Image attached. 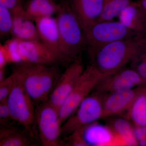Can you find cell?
I'll use <instances>...</instances> for the list:
<instances>
[{
  "instance_id": "1",
  "label": "cell",
  "mask_w": 146,
  "mask_h": 146,
  "mask_svg": "<svg viewBox=\"0 0 146 146\" xmlns=\"http://www.w3.org/2000/svg\"><path fill=\"white\" fill-rule=\"evenodd\" d=\"M146 48V35L118 40L100 48L89 50L91 65L100 73L112 75L138 57Z\"/></svg>"
},
{
  "instance_id": "2",
  "label": "cell",
  "mask_w": 146,
  "mask_h": 146,
  "mask_svg": "<svg viewBox=\"0 0 146 146\" xmlns=\"http://www.w3.org/2000/svg\"><path fill=\"white\" fill-rule=\"evenodd\" d=\"M56 19L60 51L67 65L80 58L87 47L83 29L75 15L65 1L59 3Z\"/></svg>"
},
{
  "instance_id": "3",
  "label": "cell",
  "mask_w": 146,
  "mask_h": 146,
  "mask_svg": "<svg viewBox=\"0 0 146 146\" xmlns=\"http://www.w3.org/2000/svg\"><path fill=\"white\" fill-rule=\"evenodd\" d=\"M14 70L35 104L44 102L53 90L61 74L55 65L22 62Z\"/></svg>"
},
{
  "instance_id": "4",
  "label": "cell",
  "mask_w": 146,
  "mask_h": 146,
  "mask_svg": "<svg viewBox=\"0 0 146 146\" xmlns=\"http://www.w3.org/2000/svg\"><path fill=\"white\" fill-rule=\"evenodd\" d=\"M106 95L96 90L92 91L62 124L61 137L64 138L102 118Z\"/></svg>"
},
{
  "instance_id": "5",
  "label": "cell",
  "mask_w": 146,
  "mask_h": 146,
  "mask_svg": "<svg viewBox=\"0 0 146 146\" xmlns=\"http://www.w3.org/2000/svg\"><path fill=\"white\" fill-rule=\"evenodd\" d=\"M13 84L7 102L13 121L21 124L31 136L34 124L35 103L25 89L20 76L13 70Z\"/></svg>"
},
{
  "instance_id": "6",
  "label": "cell",
  "mask_w": 146,
  "mask_h": 146,
  "mask_svg": "<svg viewBox=\"0 0 146 146\" xmlns=\"http://www.w3.org/2000/svg\"><path fill=\"white\" fill-rule=\"evenodd\" d=\"M108 76L91 64L84 68L70 94L59 108V120L62 125L100 82Z\"/></svg>"
},
{
  "instance_id": "7",
  "label": "cell",
  "mask_w": 146,
  "mask_h": 146,
  "mask_svg": "<svg viewBox=\"0 0 146 146\" xmlns=\"http://www.w3.org/2000/svg\"><path fill=\"white\" fill-rule=\"evenodd\" d=\"M87 48L93 50L110 43L139 35L126 27L120 21H98L83 29Z\"/></svg>"
},
{
  "instance_id": "8",
  "label": "cell",
  "mask_w": 146,
  "mask_h": 146,
  "mask_svg": "<svg viewBox=\"0 0 146 146\" xmlns=\"http://www.w3.org/2000/svg\"><path fill=\"white\" fill-rule=\"evenodd\" d=\"M34 123L40 142L44 146H61V128L59 111L46 100L35 110Z\"/></svg>"
},
{
  "instance_id": "9",
  "label": "cell",
  "mask_w": 146,
  "mask_h": 146,
  "mask_svg": "<svg viewBox=\"0 0 146 146\" xmlns=\"http://www.w3.org/2000/svg\"><path fill=\"white\" fill-rule=\"evenodd\" d=\"M84 70V66L80 58L68 65L64 72L60 75L53 90L47 99L58 111Z\"/></svg>"
},
{
  "instance_id": "10",
  "label": "cell",
  "mask_w": 146,
  "mask_h": 146,
  "mask_svg": "<svg viewBox=\"0 0 146 146\" xmlns=\"http://www.w3.org/2000/svg\"><path fill=\"white\" fill-rule=\"evenodd\" d=\"M18 52L21 63L48 65H55L59 63L54 54L41 40H19Z\"/></svg>"
},
{
  "instance_id": "11",
  "label": "cell",
  "mask_w": 146,
  "mask_h": 146,
  "mask_svg": "<svg viewBox=\"0 0 146 146\" xmlns=\"http://www.w3.org/2000/svg\"><path fill=\"white\" fill-rule=\"evenodd\" d=\"M78 130L86 146H122L110 126L95 122Z\"/></svg>"
},
{
  "instance_id": "12",
  "label": "cell",
  "mask_w": 146,
  "mask_h": 146,
  "mask_svg": "<svg viewBox=\"0 0 146 146\" xmlns=\"http://www.w3.org/2000/svg\"><path fill=\"white\" fill-rule=\"evenodd\" d=\"M40 40L57 58L59 63L67 65L60 51V39L56 18L52 16L35 20Z\"/></svg>"
},
{
  "instance_id": "13",
  "label": "cell",
  "mask_w": 146,
  "mask_h": 146,
  "mask_svg": "<svg viewBox=\"0 0 146 146\" xmlns=\"http://www.w3.org/2000/svg\"><path fill=\"white\" fill-rule=\"evenodd\" d=\"M83 29L98 21L104 0H65Z\"/></svg>"
},
{
  "instance_id": "14",
  "label": "cell",
  "mask_w": 146,
  "mask_h": 146,
  "mask_svg": "<svg viewBox=\"0 0 146 146\" xmlns=\"http://www.w3.org/2000/svg\"><path fill=\"white\" fill-rule=\"evenodd\" d=\"M140 86L115 91L106 95L104 100L103 117L119 115L127 111L138 95Z\"/></svg>"
},
{
  "instance_id": "15",
  "label": "cell",
  "mask_w": 146,
  "mask_h": 146,
  "mask_svg": "<svg viewBox=\"0 0 146 146\" xmlns=\"http://www.w3.org/2000/svg\"><path fill=\"white\" fill-rule=\"evenodd\" d=\"M13 14V25L11 34L12 38L20 41L40 40L35 22L27 16L24 9Z\"/></svg>"
},
{
  "instance_id": "16",
  "label": "cell",
  "mask_w": 146,
  "mask_h": 146,
  "mask_svg": "<svg viewBox=\"0 0 146 146\" xmlns=\"http://www.w3.org/2000/svg\"><path fill=\"white\" fill-rule=\"evenodd\" d=\"M118 17L128 29L139 35H146V15L137 3H131Z\"/></svg>"
},
{
  "instance_id": "17",
  "label": "cell",
  "mask_w": 146,
  "mask_h": 146,
  "mask_svg": "<svg viewBox=\"0 0 146 146\" xmlns=\"http://www.w3.org/2000/svg\"><path fill=\"white\" fill-rule=\"evenodd\" d=\"M59 4L55 0H29L24 10L30 18L35 20L44 17L52 16L57 13Z\"/></svg>"
},
{
  "instance_id": "18",
  "label": "cell",
  "mask_w": 146,
  "mask_h": 146,
  "mask_svg": "<svg viewBox=\"0 0 146 146\" xmlns=\"http://www.w3.org/2000/svg\"><path fill=\"white\" fill-rule=\"evenodd\" d=\"M128 117L136 126H146V84L140 86L133 103L127 110Z\"/></svg>"
},
{
  "instance_id": "19",
  "label": "cell",
  "mask_w": 146,
  "mask_h": 146,
  "mask_svg": "<svg viewBox=\"0 0 146 146\" xmlns=\"http://www.w3.org/2000/svg\"><path fill=\"white\" fill-rule=\"evenodd\" d=\"M110 127L117 136L122 145H138V142L134 135V127L127 119L122 118L116 119Z\"/></svg>"
},
{
  "instance_id": "20",
  "label": "cell",
  "mask_w": 146,
  "mask_h": 146,
  "mask_svg": "<svg viewBox=\"0 0 146 146\" xmlns=\"http://www.w3.org/2000/svg\"><path fill=\"white\" fill-rule=\"evenodd\" d=\"M131 3V0H104L102 12L97 22L113 20Z\"/></svg>"
},
{
  "instance_id": "21",
  "label": "cell",
  "mask_w": 146,
  "mask_h": 146,
  "mask_svg": "<svg viewBox=\"0 0 146 146\" xmlns=\"http://www.w3.org/2000/svg\"><path fill=\"white\" fill-rule=\"evenodd\" d=\"M13 22V14L8 8L0 5V36L4 38L11 34Z\"/></svg>"
},
{
  "instance_id": "22",
  "label": "cell",
  "mask_w": 146,
  "mask_h": 146,
  "mask_svg": "<svg viewBox=\"0 0 146 146\" xmlns=\"http://www.w3.org/2000/svg\"><path fill=\"white\" fill-rule=\"evenodd\" d=\"M32 143L30 138L19 130L0 139L1 146H28Z\"/></svg>"
},
{
  "instance_id": "23",
  "label": "cell",
  "mask_w": 146,
  "mask_h": 146,
  "mask_svg": "<svg viewBox=\"0 0 146 146\" xmlns=\"http://www.w3.org/2000/svg\"><path fill=\"white\" fill-rule=\"evenodd\" d=\"M13 84V76L11 74L0 82V102L7 100Z\"/></svg>"
},
{
  "instance_id": "24",
  "label": "cell",
  "mask_w": 146,
  "mask_h": 146,
  "mask_svg": "<svg viewBox=\"0 0 146 146\" xmlns=\"http://www.w3.org/2000/svg\"><path fill=\"white\" fill-rule=\"evenodd\" d=\"M29 0H0V5L3 6L15 13L24 9Z\"/></svg>"
},
{
  "instance_id": "25",
  "label": "cell",
  "mask_w": 146,
  "mask_h": 146,
  "mask_svg": "<svg viewBox=\"0 0 146 146\" xmlns=\"http://www.w3.org/2000/svg\"><path fill=\"white\" fill-rule=\"evenodd\" d=\"M13 120L7 100L0 102V123L2 126L9 124V122Z\"/></svg>"
},
{
  "instance_id": "26",
  "label": "cell",
  "mask_w": 146,
  "mask_h": 146,
  "mask_svg": "<svg viewBox=\"0 0 146 146\" xmlns=\"http://www.w3.org/2000/svg\"><path fill=\"white\" fill-rule=\"evenodd\" d=\"M133 62H137L135 70L139 74L141 77L146 81V60L138 57Z\"/></svg>"
},
{
  "instance_id": "27",
  "label": "cell",
  "mask_w": 146,
  "mask_h": 146,
  "mask_svg": "<svg viewBox=\"0 0 146 146\" xmlns=\"http://www.w3.org/2000/svg\"><path fill=\"white\" fill-rule=\"evenodd\" d=\"M137 3L140 8L146 15V0H140Z\"/></svg>"
},
{
  "instance_id": "28",
  "label": "cell",
  "mask_w": 146,
  "mask_h": 146,
  "mask_svg": "<svg viewBox=\"0 0 146 146\" xmlns=\"http://www.w3.org/2000/svg\"><path fill=\"white\" fill-rule=\"evenodd\" d=\"M138 57L141 58L142 59L146 60V48Z\"/></svg>"
},
{
  "instance_id": "29",
  "label": "cell",
  "mask_w": 146,
  "mask_h": 146,
  "mask_svg": "<svg viewBox=\"0 0 146 146\" xmlns=\"http://www.w3.org/2000/svg\"><path fill=\"white\" fill-rule=\"evenodd\" d=\"M144 127H145V132H146V126Z\"/></svg>"
},
{
  "instance_id": "30",
  "label": "cell",
  "mask_w": 146,
  "mask_h": 146,
  "mask_svg": "<svg viewBox=\"0 0 146 146\" xmlns=\"http://www.w3.org/2000/svg\"></svg>"
}]
</instances>
